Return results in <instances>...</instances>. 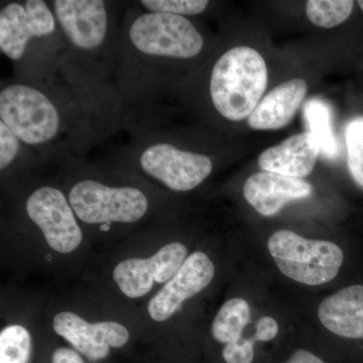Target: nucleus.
<instances>
[{"mask_svg":"<svg viewBox=\"0 0 363 363\" xmlns=\"http://www.w3.org/2000/svg\"><path fill=\"white\" fill-rule=\"evenodd\" d=\"M304 116L308 131L319 143L322 154L328 159L337 156L338 147L332 126V113L323 100L312 99L306 102Z\"/></svg>","mask_w":363,"mask_h":363,"instance_id":"18","label":"nucleus"},{"mask_svg":"<svg viewBox=\"0 0 363 363\" xmlns=\"http://www.w3.org/2000/svg\"><path fill=\"white\" fill-rule=\"evenodd\" d=\"M100 229H101L102 231H109V229H111V224H102Z\"/></svg>","mask_w":363,"mask_h":363,"instance_id":"28","label":"nucleus"},{"mask_svg":"<svg viewBox=\"0 0 363 363\" xmlns=\"http://www.w3.org/2000/svg\"><path fill=\"white\" fill-rule=\"evenodd\" d=\"M318 316L339 337L363 342V284L346 286L325 298Z\"/></svg>","mask_w":363,"mask_h":363,"instance_id":"15","label":"nucleus"},{"mask_svg":"<svg viewBox=\"0 0 363 363\" xmlns=\"http://www.w3.org/2000/svg\"><path fill=\"white\" fill-rule=\"evenodd\" d=\"M320 152L319 143L309 131H306L262 152L259 157V166L262 172L302 179L312 173Z\"/></svg>","mask_w":363,"mask_h":363,"instance_id":"14","label":"nucleus"},{"mask_svg":"<svg viewBox=\"0 0 363 363\" xmlns=\"http://www.w3.org/2000/svg\"><path fill=\"white\" fill-rule=\"evenodd\" d=\"M138 164L147 175L178 192L198 187L213 171V162L209 157L179 149L166 142L145 147L138 156Z\"/></svg>","mask_w":363,"mask_h":363,"instance_id":"6","label":"nucleus"},{"mask_svg":"<svg viewBox=\"0 0 363 363\" xmlns=\"http://www.w3.org/2000/svg\"><path fill=\"white\" fill-rule=\"evenodd\" d=\"M21 143L9 126L0 121V169L4 172L21 154Z\"/></svg>","mask_w":363,"mask_h":363,"instance_id":"23","label":"nucleus"},{"mask_svg":"<svg viewBox=\"0 0 363 363\" xmlns=\"http://www.w3.org/2000/svg\"><path fill=\"white\" fill-rule=\"evenodd\" d=\"M267 248L279 271L308 286L328 283L337 277L344 252L331 241L311 240L290 230L272 234Z\"/></svg>","mask_w":363,"mask_h":363,"instance_id":"3","label":"nucleus"},{"mask_svg":"<svg viewBox=\"0 0 363 363\" xmlns=\"http://www.w3.org/2000/svg\"><path fill=\"white\" fill-rule=\"evenodd\" d=\"M358 4H359L360 9L363 11V0H360V1H358Z\"/></svg>","mask_w":363,"mask_h":363,"instance_id":"29","label":"nucleus"},{"mask_svg":"<svg viewBox=\"0 0 363 363\" xmlns=\"http://www.w3.org/2000/svg\"><path fill=\"white\" fill-rule=\"evenodd\" d=\"M286 363H325L323 360L320 359L316 355L313 354L309 351L300 350L295 351L292 357Z\"/></svg>","mask_w":363,"mask_h":363,"instance_id":"27","label":"nucleus"},{"mask_svg":"<svg viewBox=\"0 0 363 363\" xmlns=\"http://www.w3.org/2000/svg\"><path fill=\"white\" fill-rule=\"evenodd\" d=\"M308 85L303 79H292L274 87L260 100L247 123L257 130H274L285 128L304 102Z\"/></svg>","mask_w":363,"mask_h":363,"instance_id":"16","label":"nucleus"},{"mask_svg":"<svg viewBox=\"0 0 363 363\" xmlns=\"http://www.w3.org/2000/svg\"><path fill=\"white\" fill-rule=\"evenodd\" d=\"M188 250L180 242L164 245L149 259H128L113 271L114 281L126 297L142 298L152 290L155 281L168 283L187 259Z\"/></svg>","mask_w":363,"mask_h":363,"instance_id":"10","label":"nucleus"},{"mask_svg":"<svg viewBox=\"0 0 363 363\" xmlns=\"http://www.w3.org/2000/svg\"><path fill=\"white\" fill-rule=\"evenodd\" d=\"M26 209L52 250L70 253L80 247L83 234L75 212L58 189L49 186L37 189L26 200Z\"/></svg>","mask_w":363,"mask_h":363,"instance_id":"8","label":"nucleus"},{"mask_svg":"<svg viewBox=\"0 0 363 363\" xmlns=\"http://www.w3.org/2000/svg\"><path fill=\"white\" fill-rule=\"evenodd\" d=\"M128 42L138 56L152 60L192 59L204 47L201 33L185 16L150 11L131 21Z\"/></svg>","mask_w":363,"mask_h":363,"instance_id":"4","label":"nucleus"},{"mask_svg":"<svg viewBox=\"0 0 363 363\" xmlns=\"http://www.w3.org/2000/svg\"><path fill=\"white\" fill-rule=\"evenodd\" d=\"M222 357L227 363H252L255 357L252 339L241 337L235 342L226 344Z\"/></svg>","mask_w":363,"mask_h":363,"instance_id":"24","label":"nucleus"},{"mask_svg":"<svg viewBox=\"0 0 363 363\" xmlns=\"http://www.w3.org/2000/svg\"><path fill=\"white\" fill-rule=\"evenodd\" d=\"M0 121L23 145L43 147L63 130L61 109L47 92L26 83H11L0 91Z\"/></svg>","mask_w":363,"mask_h":363,"instance_id":"2","label":"nucleus"},{"mask_svg":"<svg viewBox=\"0 0 363 363\" xmlns=\"http://www.w3.org/2000/svg\"><path fill=\"white\" fill-rule=\"evenodd\" d=\"M52 328L79 352L91 360L104 359L109 348H121L128 343V329L113 321L88 323L72 312H61L52 320Z\"/></svg>","mask_w":363,"mask_h":363,"instance_id":"12","label":"nucleus"},{"mask_svg":"<svg viewBox=\"0 0 363 363\" xmlns=\"http://www.w3.org/2000/svg\"><path fill=\"white\" fill-rule=\"evenodd\" d=\"M345 142L351 178L363 188V116L354 117L346 124Z\"/></svg>","mask_w":363,"mask_h":363,"instance_id":"21","label":"nucleus"},{"mask_svg":"<svg viewBox=\"0 0 363 363\" xmlns=\"http://www.w3.org/2000/svg\"><path fill=\"white\" fill-rule=\"evenodd\" d=\"M250 310L247 301L233 298L224 303L213 324L212 334L221 343H231L240 340L243 329L250 322Z\"/></svg>","mask_w":363,"mask_h":363,"instance_id":"17","label":"nucleus"},{"mask_svg":"<svg viewBox=\"0 0 363 363\" xmlns=\"http://www.w3.org/2000/svg\"><path fill=\"white\" fill-rule=\"evenodd\" d=\"M279 325L272 317H264L257 324V332L252 341H269L278 335Z\"/></svg>","mask_w":363,"mask_h":363,"instance_id":"25","label":"nucleus"},{"mask_svg":"<svg viewBox=\"0 0 363 363\" xmlns=\"http://www.w3.org/2000/svg\"><path fill=\"white\" fill-rule=\"evenodd\" d=\"M312 193L313 186L307 181L269 172L253 174L243 187L247 201L266 217L274 216L289 202L305 199Z\"/></svg>","mask_w":363,"mask_h":363,"instance_id":"13","label":"nucleus"},{"mask_svg":"<svg viewBox=\"0 0 363 363\" xmlns=\"http://www.w3.org/2000/svg\"><path fill=\"white\" fill-rule=\"evenodd\" d=\"M214 274L213 262L206 253L196 252L189 255L175 276L150 301V316L157 322L166 321L186 300L207 288Z\"/></svg>","mask_w":363,"mask_h":363,"instance_id":"11","label":"nucleus"},{"mask_svg":"<svg viewBox=\"0 0 363 363\" xmlns=\"http://www.w3.org/2000/svg\"><path fill=\"white\" fill-rule=\"evenodd\" d=\"M52 363H84L80 355L68 348H59L52 353Z\"/></svg>","mask_w":363,"mask_h":363,"instance_id":"26","label":"nucleus"},{"mask_svg":"<svg viewBox=\"0 0 363 363\" xmlns=\"http://www.w3.org/2000/svg\"><path fill=\"white\" fill-rule=\"evenodd\" d=\"M140 6L150 13L175 14V16H197L206 11V0H143Z\"/></svg>","mask_w":363,"mask_h":363,"instance_id":"22","label":"nucleus"},{"mask_svg":"<svg viewBox=\"0 0 363 363\" xmlns=\"http://www.w3.org/2000/svg\"><path fill=\"white\" fill-rule=\"evenodd\" d=\"M266 61L259 52L238 45L214 64L210 96L217 112L231 121L248 118L257 108L267 85Z\"/></svg>","mask_w":363,"mask_h":363,"instance_id":"1","label":"nucleus"},{"mask_svg":"<svg viewBox=\"0 0 363 363\" xmlns=\"http://www.w3.org/2000/svg\"><path fill=\"white\" fill-rule=\"evenodd\" d=\"M32 339L25 327L13 325L0 333V363H28Z\"/></svg>","mask_w":363,"mask_h":363,"instance_id":"20","label":"nucleus"},{"mask_svg":"<svg viewBox=\"0 0 363 363\" xmlns=\"http://www.w3.org/2000/svg\"><path fill=\"white\" fill-rule=\"evenodd\" d=\"M52 13L70 45L83 52L101 49L108 38V6L101 0H55Z\"/></svg>","mask_w":363,"mask_h":363,"instance_id":"9","label":"nucleus"},{"mask_svg":"<svg viewBox=\"0 0 363 363\" xmlns=\"http://www.w3.org/2000/svg\"><path fill=\"white\" fill-rule=\"evenodd\" d=\"M353 6L351 0H310L306 2V13L315 26L332 28L350 18Z\"/></svg>","mask_w":363,"mask_h":363,"instance_id":"19","label":"nucleus"},{"mask_svg":"<svg viewBox=\"0 0 363 363\" xmlns=\"http://www.w3.org/2000/svg\"><path fill=\"white\" fill-rule=\"evenodd\" d=\"M76 216L89 224L133 223L149 209V199L133 187H111L94 180L77 182L69 193Z\"/></svg>","mask_w":363,"mask_h":363,"instance_id":"5","label":"nucleus"},{"mask_svg":"<svg viewBox=\"0 0 363 363\" xmlns=\"http://www.w3.org/2000/svg\"><path fill=\"white\" fill-rule=\"evenodd\" d=\"M56 16L43 0L9 2L0 11V50L11 61H21L35 40L56 33Z\"/></svg>","mask_w":363,"mask_h":363,"instance_id":"7","label":"nucleus"}]
</instances>
